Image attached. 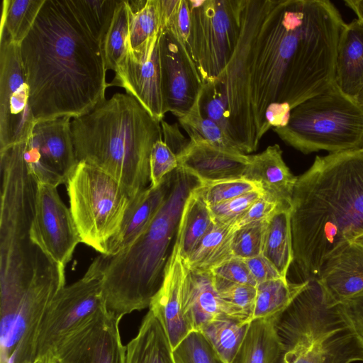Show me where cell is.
<instances>
[{
    "instance_id": "cell-7",
    "label": "cell",
    "mask_w": 363,
    "mask_h": 363,
    "mask_svg": "<svg viewBox=\"0 0 363 363\" xmlns=\"http://www.w3.org/2000/svg\"><path fill=\"white\" fill-rule=\"evenodd\" d=\"M303 154L363 149V106L335 84L294 107L286 124L272 128Z\"/></svg>"
},
{
    "instance_id": "cell-14",
    "label": "cell",
    "mask_w": 363,
    "mask_h": 363,
    "mask_svg": "<svg viewBox=\"0 0 363 363\" xmlns=\"http://www.w3.org/2000/svg\"><path fill=\"white\" fill-rule=\"evenodd\" d=\"M30 236L65 270L82 240L71 211L62 201L57 186L38 184Z\"/></svg>"
},
{
    "instance_id": "cell-15",
    "label": "cell",
    "mask_w": 363,
    "mask_h": 363,
    "mask_svg": "<svg viewBox=\"0 0 363 363\" xmlns=\"http://www.w3.org/2000/svg\"><path fill=\"white\" fill-rule=\"evenodd\" d=\"M121 318L104 307L64 339L53 360L56 363H125V346L119 330Z\"/></svg>"
},
{
    "instance_id": "cell-31",
    "label": "cell",
    "mask_w": 363,
    "mask_h": 363,
    "mask_svg": "<svg viewBox=\"0 0 363 363\" xmlns=\"http://www.w3.org/2000/svg\"><path fill=\"white\" fill-rule=\"evenodd\" d=\"M45 0H4L0 36L21 45L31 30Z\"/></svg>"
},
{
    "instance_id": "cell-11",
    "label": "cell",
    "mask_w": 363,
    "mask_h": 363,
    "mask_svg": "<svg viewBox=\"0 0 363 363\" xmlns=\"http://www.w3.org/2000/svg\"><path fill=\"white\" fill-rule=\"evenodd\" d=\"M104 307L101 270L94 260L84 275L61 289L48 306L36 332L33 363H50L64 339Z\"/></svg>"
},
{
    "instance_id": "cell-1",
    "label": "cell",
    "mask_w": 363,
    "mask_h": 363,
    "mask_svg": "<svg viewBox=\"0 0 363 363\" xmlns=\"http://www.w3.org/2000/svg\"><path fill=\"white\" fill-rule=\"evenodd\" d=\"M329 0H271L254 38L249 66L257 142L287 123L291 111L335 84L345 25Z\"/></svg>"
},
{
    "instance_id": "cell-47",
    "label": "cell",
    "mask_w": 363,
    "mask_h": 363,
    "mask_svg": "<svg viewBox=\"0 0 363 363\" xmlns=\"http://www.w3.org/2000/svg\"><path fill=\"white\" fill-rule=\"evenodd\" d=\"M161 127L163 141L177 156L179 155L188 145L190 139L182 134L177 123L170 124L162 120Z\"/></svg>"
},
{
    "instance_id": "cell-34",
    "label": "cell",
    "mask_w": 363,
    "mask_h": 363,
    "mask_svg": "<svg viewBox=\"0 0 363 363\" xmlns=\"http://www.w3.org/2000/svg\"><path fill=\"white\" fill-rule=\"evenodd\" d=\"M213 277L216 288L222 301L223 315L241 324H250L256 296V286L230 282L215 276Z\"/></svg>"
},
{
    "instance_id": "cell-8",
    "label": "cell",
    "mask_w": 363,
    "mask_h": 363,
    "mask_svg": "<svg viewBox=\"0 0 363 363\" xmlns=\"http://www.w3.org/2000/svg\"><path fill=\"white\" fill-rule=\"evenodd\" d=\"M65 184L82 242L106 255L131 197L114 177L84 162L77 164Z\"/></svg>"
},
{
    "instance_id": "cell-24",
    "label": "cell",
    "mask_w": 363,
    "mask_h": 363,
    "mask_svg": "<svg viewBox=\"0 0 363 363\" xmlns=\"http://www.w3.org/2000/svg\"><path fill=\"white\" fill-rule=\"evenodd\" d=\"M335 84L344 94L356 98L363 89V23L358 18L345 23L335 62Z\"/></svg>"
},
{
    "instance_id": "cell-44",
    "label": "cell",
    "mask_w": 363,
    "mask_h": 363,
    "mask_svg": "<svg viewBox=\"0 0 363 363\" xmlns=\"http://www.w3.org/2000/svg\"><path fill=\"white\" fill-rule=\"evenodd\" d=\"M337 307L363 346V292L342 301Z\"/></svg>"
},
{
    "instance_id": "cell-17",
    "label": "cell",
    "mask_w": 363,
    "mask_h": 363,
    "mask_svg": "<svg viewBox=\"0 0 363 363\" xmlns=\"http://www.w3.org/2000/svg\"><path fill=\"white\" fill-rule=\"evenodd\" d=\"M160 35V32L135 50L129 49L109 85L125 89L155 118L162 121L166 112L162 91Z\"/></svg>"
},
{
    "instance_id": "cell-12",
    "label": "cell",
    "mask_w": 363,
    "mask_h": 363,
    "mask_svg": "<svg viewBox=\"0 0 363 363\" xmlns=\"http://www.w3.org/2000/svg\"><path fill=\"white\" fill-rule=\"evenodd\" d=\"M35 123L20 45L0 36V150L27 140Z\"/></svg>"
},
{
    "instance_id": "cell-32",
    "label": "cell",
    "mask_w": 363,
    "mask_h": 363,
    "mask_svg": "<svg viewBox=\"0 0 363 363\" xmlns=\"http://www.w3.org/2000/svg\"><path fill=\"white\" fill-rule=\"evenodd\" d=\"M248 325L221 315L204 324L199 331L224 363H231L245 337Z\"/></svg>"
},
{
    "instance_id": "cell-3",
    "label": "cell",
    "mask_w": 363,
    "mask_h": 363,
    "mask_svg": "<svg viewBox=\"0 0 363 363\" xmlns=\"http://www.w3.org/2000/svg\"><path fill=\"white\" fill-rule=\"evenodd\" d=\"M294 262L316 279L328 260L363 233V150L316 156L291 201Z\"/></svg>"
},
{
    "instance_id": "cell-39",
    "label": "cell",
    "mask_w": 363,
    "mask_h": 363,
    "mask_svg": "<svg viewBox=\"0 0 363 363\" xmlns=\"http://www.w3.org/2000/svg\"><path fill=\"white\" fill-rule=\"evenodd\" d=\"M175 363H224L199 330L191 331L172 350Z\"/></svg>"
},
{
    "instance_id": "cell-49",
    "label": "cell",
    "mask_w": 363,
    "mask_h": 363,
    "mask_svg": "<svg viewBox=\"0 0 363 363\" xmlns=\"http://www.w3.org/2000/svg\"><path fill=\"white\" fill-rule=\"evenodd\" d=\"M352 242H354L363 247V233L357 235Z\"/></svg>"
},
{
    "instance_id": "cell-27",
    "label": "cell",
    "mask_w": 363,
    "mask_h": 363,
    "mask_svg": "<svg viewBox=\"0 0 363 363\" xmlns=\"http://www.w3.org/2000/svg\"><path fill=\"white\" fill-rule=\"evenodd\" d=\"M262 255L274 265L282 278L287 279L289 267L294 259L291 209H279L268 220Z\"/></svg>"
},
{
    "instance_id": "cell-45",
    "label": "cell",
    "mask_w": 363,
    "mask_h": 363,
    "mask_svg": "<svg viewBox=\"0 0 363 363\" xmlns=\"http://www.w3.org/2000/svg\"><path fill=\"white\" fill-rule=\"evenodd\" d=\"M279 209L282 208L262 196L233 225L239 228L252 223L269 220Z\"/></svg>"
},
{
    "instance_id": "cell-25",
    "label": "cell",
    "mask_w": 363,
    "mask_h": 363,
    "mask_svg": "<svg viewBox=\"0 0 363 363\" xmlns=\"http://www.w3.org/2000/svg\"><path fill=\"white\" fill-rule=\"evenodd\" d=\"M125 363H175L164 328L150 310L125 346Z\"/></svg>"
},
{
    "instance_id": "cell-48",
    "label": "cell",
    "mask_w": 363,
    "mask_h": 363,
    "mask_svg": "<svg viewBox=\"0 0 363 363\" xmlns=\"http://www.w3.org/2000/svg\"><path fill=\"white\" fill-rule=\"evenodd\" d=\"M345 5L351 9L363 23V0H346Z\"/></svg>"
},
{
    "instance_id": "cell-35",
    "label": "cell",
    "mask_w": 363,
    "mask_h": 363,
    "mask_svg": "<svg viewBox=\"0 0 363 363\" xmlns=\"http://www.w3.org/2000/svg\"><path fill=\"white\" fill-rule=\"evenodd\" d=\"M130 12L126 1L120 0L102 43L106 69L116 71L129 49Z\"/></svg>"
},
{
    "instance_id": "cell-51",
    "label": "cell",
    "mask_w": 363,
    "mask_h": 363,
    "mask_svg": "<svg viewBox=\"0 0 363 363\" xmlns=\"http://www.w3.org/2000/svg\"><path fill=\"white\" fill-rule=\"evenodd\" d=\"M34 363H36V362H34Z\"/></svg>"
},
{
    "instance_id": "cell-4",
    "label": "cell",
    "mask_w": 363,
    "mask_h": 363,
    "mask_svg": "<svg viewBox=\"0 0 363 363\" xmlns=\"http://www.w3.org/2000/svg\"><path fill=\"white\" fill-rule=\"evenodd\" d=\"M78 162L108 173L131 199L150 184V157L162 139L161 121L133 96L116 93L71 121Z\"/></svg>"
},
{
    "instance_id": "cell-33",
    "label": "cell",
    "mask_w": 363,
    "mask_h": 363,
    "mask_svg": "<svg viewBox=\"0 0 363 363\" xmlns=\"http://www.w3.org/2000/svg\"><path fill=\"white\" fill-rule=\"evenodd\" d=\"M178 121L190 140H203L229 152L245 154L218 125L201 113L199 96L191 109Z\"/></svg>"
},
{
    "instance_id": "cell-41",
    "label": "cell",
    "mask_w": 363,
    "mask_h": 363,
    "mask_svg": "<svg viewBox=\"0 0 363 363\" xmlns=\"http://www.w3.org/2000/svg\"><path fill=\"white\" fill-rule=\"evenodd\" d=\"M262 196L257 189L208 208L216 223L234 224Z\"/></svg>"
},
{
    "instance_id": "cell-43",
    "label": "cell",
    "mask_w": 363,
    "mask_h": 363,
    "mask_svg": "<svg viewBox=\"0 0 363 363\" xmlns=\"http://www.w3.org/2000/svg\"><path fill=\"white\" fill-rule=\"evenodd\" d=\"M211 271L216 277L230 282L257 286L245 261L240 258L233 257Z\"/></svg>"
},
{
    "instance_id": "cell-23",
    "label": "cell",
    "mask_w": 363,
    "mask_h": 363,
    "mask_svg": "<svg viewBox=\"0 0 363 363\" xmlns=\"http://www.w3.org/2000/svg\"><path fill=\"white\" fill-rule=\"evenodd\" d=\"M171 181L172 173L158 186L150 185L131 199L121 230L108 246L107 256L127 248L147 228L164 203Z\"/></svg>"
},
{
    "instance_id": "cell-20",
    "label": "cell",
    "mask_w": 363,
    "mask_h": 363,
    "mask_svg": "<svg viewBox=\"0 0 363 363\" xmlns=\"http://www.w3.org/2000/svg\"><path fill=\"white\" fill-rule=\"evenodd\" d=\"M278 144L264 151L249 155V163L243 177L256 184L263 196L282 208H291L292 196L298 179L283 159Z\"/></svg>"
},
{
    "instance_id": "cell-29",
    "label": "cell",
    "mask_w": 363,
    "mask_h": 363,
    "mask_svg": "<svg viewBox=\"0 0 363 363\" xmlns=\"http://www.w3.org/2000/svg\"><path fill=\"white\" fill-rule=\"evenodd\" d=\"M308 284V279L294 283L282 278L258 284L251 322L258 319L275 318L288 308Z\"/></svg>"
},
{
    "instance_id": "cell-10",
    "label": "cell",
    "mask_w": 363,
    "mask_h": 363,
    "mask_svg": "<svg viewBox=\"0 0 363 363\" xmlns=\"http://www.w3.org/2000/svg\"><path fill=\"white\" fill-rule=\"evenodd\" d=\"M189 50L203 84L217 77L239 40L245 0H189Z\"/></svg>"
},
{
    "instance_id": "cell-22",
    "label": "cell",
    "mask_w": 363,
    "mask_h": 363,
    "mask_svg": "<svg viewBox=\"0 0 363 363\" xmlns=\"http://www.w3.org/2000/svg\"><path fill=\"white\" fill-rule=\"evenodd\" d=\"M182 308L192 330H199L208 321L224 315L222 301L211 270L192 269L186 267Z\"/></svg>"
},
{
    "instance_id": "cell-16",
    "label": "cell",
    "mask_w": 363,
    "mask_h": 363,
    "mask_svg": "<svg viewBox=\"0 0 363 363\" xmlns=\"http://www.w3.org/2000/svg\"><path fill=\"white\" fill-rule=\"evenodd\" d=\"M159 51L164 111L179 118L194 104L203 82L187 48L167 28L161 29Z\"/></svg>"
},
{
    "instance_id": "cell-42",
    "label": "cell",
    "mask_w": 363,
    "mask_h": 363,
    "mask_svg": "<svg viewBox=\"0 0 363 363\" xmlns=\"http://www.w3.org/2000/svg\"><path fill=\"white\" fill-rule=\"evenodd\" d=\"M178 167L177 156L162 139L157 140L150 153V185L152 187L158 186Z\"/></svg>"
},
{
    "instance_id": "cell-21",
    "label": "cell",
    "mask_w": 363,
    "mask_h": 363,
    "mask_svg": "<svg viewBox=\"0 0 363 363\" xmlns=\"http://www.w3.org/2000/svg\"><path fill=\"white\" fill-rule=\"evenodd\" d=\"M316 279L330 306L363 292V247L350 243L326 262Z\"/></svg>"
},
{
    "instance_id": "cell-46",
    "label": "cell",
    "mask_w": 363,
    "mask_h": 363,
    "mask_svg": "<svg viewBox=\"0 0 363 363\" xmlns=\"http://www.w3.org/2000/svg\"><path fill=\"white\" fill-rule=\"evenodd\" d=\"M243 260L257 285L267 281L282 278L274 265L262 255Z\"/></svg>"
},
{
    "instance_id": "cell-19",
    "label": "cell",
    "mask_w": 363,
    "mask_h": 363,
    "mask_svg": "<svg viewBox=\"0 0 363 363\" xmlns=\"http://www.w3.org/2000/svg\"><path fill=\"white\" fill-rule=\"evenodd\" d=\"M179 167L199 183L243 177L249 155L235 154L200 140H190L177 156Z\"/></svg>"
},
{
    "instance_id": "cell-26",
    "label": "cell",
    "mask_w": 363,
    "mask_h": 363,
    "mask_svg": "<svg viewBox=\"0 0 363 363\" xmlns=\"http://www.w3.org/2000/svg\"><path fill=\"white\" fill-rule=\"evenodd\" d=\"M282 350L274 318L255 320L231 363H275Z\"/></svg>"
},
{
    "instance_id": "cell-9",
    "label": "cell",
    "mask_w": 363,
    "mask_h": 363,
    "mask_svg": "<svg viewBox=\"0 0 363 363\" xmlns=\"http://www.w3.org/2000/svg\"><path fill=\"white\" fill-rule=\"evenodd\" d=\"M269 4L270 0H245L240 35L233 55L217 77L203 84L225 105L230 138L246 155L259 146L251 116L249 66L253 40Z\"/></svg>"
},
{
    "instance_id": "cell-18",
    "label": "cell",
    "mask_w": 363,
    "mask_h": 363,
    "mask_svg": "<svg viewBox=\"0 0 363 363\" xmlns=\"http://www.w3.org/2000/svg\"><path fill=\"white\" fill-rule=\"evenodd\" d=\"M186 265L178 240L164 271L162 286L153 297L149 310L158 318L169 340L172 350L191 332L182 308V291Z\"/></svg>"
},
{
    "instance_id": "cell-52",
    "label": "cell",
    "mask_w": 363,
    "mask_h": 363,
    "mask_svg": "<svg viewBox=\"0 0 363 363\" xmlns=\"http://www.w3.org/2000/svg\"><path fill=\"white\" fill-rule=\"evenodd\" d=\"M363 150V149H362Z\"/></svg>"
},
{
    "instance_id": "cell-36",
    "label": "cell",
    "mask_w": 363,
    "mask_h": 363,
    "mask_svg": "<svg viewBox=\"0 0 363 363\" xmlns=\"http://www.w3.org/2000/svg\"><path fill=\"white\" fill-rule=\"evenodd\" d=\"M120 0H72L93 35L102 45Z\"/></svg>"
},
{
    "instance_id": "cell-37",
    "label": "cell",
    "mask_w": 363,
    "mask_h": 363,
    "mask_svg": "<svg viewBox=\"0 0 363 363\" xmlns=\"http://www.w3.org/2000/svg\"><path fill=\"white\" fill-rule=\"evenodd\" d=\"M129 45L130 49L135 50L161 30L159 0H147L145 6L140 10L132 12L129 9Z\"/></svg>"
},
{
    "instance_id": "cell-40",
    "label": "cell",
    "mask_w": 363,
    "mask_h": 363,
    "mask_svg": "<svg viewBox=\"0 0 363 363\" xmlns=\"http://www.w3.org/2000/svg\"><path fill=\"white\" fill-rule=\"evenodd\" d=\"M268 220L236 228L232 240L233 256L242 259L262 255Z\"/></svg>"
},
{
    "instance_id": "cell-50",
    "label": "cell",
    "mask_w": 363,
    "mask_h": 363,
    "mask_svg": "<svg viewBox=\"0 0 363 363\" xmlns=\"http://www.w3.org/2000/svg\"><path fill=\"white\" fill-rule=\"evenodd\" d=\"M357 101L363 106V89L361 90V91L357 94L356 96Z\"/></svg>"
},
{
    "instance_id": "cell-13",
    "label": "cell",
    "mask_w": 363,
    "mask_h": 363,
    "mask_svg": "<svg viewBox=\"0 0 363 363\" xmlns=\"http://www.w3.org/2000/svg\"><path fill=\"white\" fill-rule=\"evenodd\" d=\"M70 117L37 121L24 141L23 154L38 183L66 184L79 163L72 140Z\"/></svg>"
},
{
    "instance_id": "cell-38",
    "label": "cell",
    "mask_w": 363,
    "mask_h": 363,
    "mask_svg": "<svg viewBox=\"0 0 363 363\" xmlns=\"http://www.w3.org/2000/svg\"><path fill=\"white\" fill-rule=\"evenodd\" d=\"M257 189H260L256 184L240 177L199 183L194 191L208 206H211Z\"/></svg>"
},
{
    "instance_id": "cell-5",
    "label": "cell",
    "mask_w": 363,
    "mask_h": 363,
    "mask_svg": "<svg viewBox=\"0 0 363 363\" xmlns=\"http://www.w3.org/2000/svg\"><path fill=\"white\" fill-rule=\"evenodd\" d=\"M199 184L178 167L172 172L167 197L147 228L127 248L113 255L100 254L94 259L101 270L108 311L123 317L150 308L163 282L184 206Z\"/></svg>"
},
{
    "instance_id": "cell-28",
    "label": "cell",
    "mask_w": 363,
    "mask_h": 363,
    "mask_svg": "<svg viewBox=\"0 0 363 363\" xmlns=\"http://www.w3.org/2000/svg\"><path fill=\"white\" fill-rule=\"evenodd\" d=\"M233 224L216 223L184 259L188 268L211 270L233 257Z\"/></svg>"
},
{
    "instance_id": "cell-30",
    "label": "cell",
    "mask_w": 363,
    "mask_h": 363,
    "mask_svg": "<svg viewBox=\"0 0 363 363\" xmlns=\"http://www.w3.org/2000/svg\"><path fill=\"white\" fill-rule=\"evenodd\" d=\"M194 189L184 206L177 235L184 259L215 225L208 206Z\"/></svg>"
},
{
    "instance_id": "cell-2",
    "label": "cell",
    "mask_w": 363,
    "mask_h": 363,
    "mask_svg": "<svg viewBox=\"0 0 363 363\" xmlns=\"http://www.w3.org/2000/svg\"><path fill=\"white\" fill-rule=\"evenodd\" d=\"M20 52L36 122L82 116L105 99L102 45L72 0H45Z\"/></svg>"
},
{
    "instance_id": "cell-6",
    "label": "cell",
    "mask_w": 363,
    "mask_h": 363,
    "mask_svg": "<svg viewBox=\"0 0 363 363\" xmlns=\"http://www.w3.org/2000/svg\"><path fill=\"white\" fill-rule=\"evenodd\" d=\"M282 345L275 363L363 362V346L337 306H330L316 279L274 318Z\"/></svg>"
}]
</instances>
